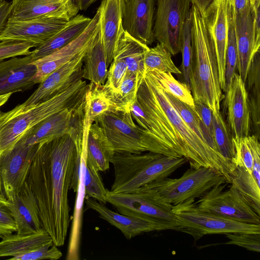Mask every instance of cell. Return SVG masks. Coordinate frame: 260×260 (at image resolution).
I'll use <instances>...</instances> for the list:
<instances>
[{
    "mask_svg": "<svg viewBox=\"0 0 260 260\" xmlns=\"http://www.w3.org/2000/svg\"><path fill=\"white\" fill-rule=\"evenodd\" d=\"M130 112L133 118L136 121L140 127L145 129L149 135L156 139L160 143L165 145L162 136L156 124L150 116L139 103L137 99L131 107Z\"/></svg>",
    "mask_w": 260,
    "mask_h": 260,
    "instance_id": "obj_42",
    "label": "cell"
},
{
    "mask_svg": "<svg viewBox=\"0 0 260 260\" xmlns=\"http://www.w3.org/2000/svg\"><path fill=\"white\" fill-rule=\"evenodd\" d=\"M191 5V0H155L153 35L172 55L180 52L183 30Z\"/></svg>",
    "mask_w": 260,
    "mask_h": 260,
    "instance_id": "obj_10",
    "label": "cell"
},
{
    "mask_svg": "<svg viewBox=\"0 0 260 260\" xmlns=\"http://www.w3.org/2000/svg\"><path fill=\"white\" fill-rule=\"evenodd\" d=\"M227 18L228 35L225 53V90L230 85L238 70V54L234 25V8L232 0L228 2Z\"/></svg>",
    "mask_w": 260,
    "mask_h": 260,
    "instance_id": "obj_34",
    "label": "cell"
},
{
    "mask_svg": "<svg viewBox=\"0 0 260 260\" xmlns=\"http://www.w3.org/2000/svg\"><path fill=\"white\" fill-rule=\"evenodd\" d=\"M84 52L49 75L23 103L24 106L47 101L83 79Z\"/></svg>",
    "mask_w": 260,
    "mask_h": 260,
    "instance_id": "obj_16",
    "label": "cell"
},
{
    "mask_svg": "<svg viewBox=\"0 0 260 260\" xmlns=\"http://www.w3.org/2000/svg\"><path fill=\"white\" fill-rule=\"evenodd\" d=\"M7 205L0 201V238L2 239L17 231L16 224Z\"/></svg>",
    "mask_w": 260,
    "mask_h": 260,
    "instance_id": "obj_47",
    "label": "cell"
},
{
    "mask_svg": "<svg viewBox=\"0 0 260 260\" xmlns=\"http://www.w3.org/2000/svg\"><path fill=\"white\" fill-rule=\"evenodd\" d=\"M7 207L16 224L17 234H29L43 229L36 197L27 181Z\"/></svg>",
    "mask_w": 260,
    "mask_h": 260,
    "instance_id": "obj_23",
    "label": "cell"
},
{
    "mask_svg": "<svg viewBox=\"0 0 260 260\" xmlns=\"http://www.w3.org/2000/svg\"><path fill=\"white\" fill-rule=\"evenodd\" d=\"M228 0H213L203 14L213 42L218 65L220 87L225 90V53L228 35Z\"/></svg>",
    "mask_w": 260,
    "mask_h": 260,
    "instance_id": "obj_20",
    "label": "cell"
},
{
    "mask_svg": "<svg viewBox=\"0 0 260 260\" xmlns=\"http://www.w3.org/2000/svg\"><path fill=\"white\" fill-rule=\"evenodd\" d=\"M0 1H2V0H0Z\"/></svg>",
    "mask_w": 260,
    "mask_h": 260,
    "instance_id": "obj_57",
    "label": "cell"
},
{
    "mask_svg": "<svg viewBox=\"0 0 260 260\" xmlns=\"http://www.w3.org/2000/svg\"><path fill=\"white\" fill-rule=\"evenodd\" d=\"M144 63L145 73L155 70L171 74H181V71L173 62L171 53L159 43L153 47H149L146 51Z\"/></svg>",
    "mask_w": 260,
    "mask_h": 260,
    "instance_id": "obj_36",
    "label": "cell"
},
{
    "mask_svg": "<svg viewBox=\"0 0 260 260\" xmlns=\"http://www.w3.org/2000/svg\"><path fill=\"white\" fill-rule=\"evenodd\" d=\"M189 200L173 206L179 232L191 235L196 240L209 234L246 233L260 234V224L242 222L200 209Z\"/></svg>",
    "mask_w": 260,
    "mask_h": 260,
    "instance_id": "obj_8",
    "label": "cell"
},
{
    "mask_svg": "<svg viewBox=\"0 0 260 260\" xmlns=\"http://www.w3.org/2000/svg\"><path fill=\"white\" fill-rule=\"evenodd\" d=\"M107 202L121 214L160 222L179 231L173 205L160 201L144 186L127 192L111 194L108 191Z\"/></svg>",
    "mask_w": 260,
    "mask_h": 260,
    "instance_id": "obj_9",
    "label": "cell"
},
{
    "mask_svg": "<svg viewBox=\"0 0 260 260\" xmlns=\"http://www.w3.org/2000/svg\"><path fill=\"white\" fill-rule=\"evenodd\" d=\"M94 122L101 128L116 153L150 152L181 157L136 124L130 111L110 108L99 115Z\"/></svg>",
    "mask_w": 260,
    "mask_h": 260,
    "instance_id": "obj_6",
    "label": "cell"
},
{
    "mask_svg": "<svg viewBox=\"0 0 260 260\" xmlns=\"http://www.w3.org/2000/svg\"><path fill=\"white\" fill-rule=\"evenodd\" d=\"M91 18L77 14L45 43L36 47L30 54L32 62L65 46L77 38L86 28Z\"/></svg>",
    "mask_w": 260,
    "mask_h": 260,
    "instance_id": "obj_26",
    "label": "cell"
},
{
    "mask_svg": "<svg viewBox=\"0 0 260 260\" xmlns=\"http://www.w3.org/2000/svg\"><path fill=\"white\" fill-rule=\"evenodd\" d=\"M79 10H86L98 0H74Z\"/></svg>",
    "mask_w": 260,
    "mask_h": 260,
    "instance_id": "obj_52",
    "label": "cell"
},
{
    "mask_svg": "<svg viewBox=\"0 0 260 260\" xmlns=\"http://www.w3.org/2000/svg\"><path fill=\"white\" fill-rule=\"evenodd\" d=\"M142 78L136 74L127 72L116 91L111 92L105 90L101 85L102 91L110 103L111 108L130 111L136 99L138 89Z\"/></svg>",
    "mask_w": 260,
    "mask_h": 260,
    "instance_id": "obj_33",
    "label": "cell"
},
{
    "mask_svg": "<svg viewBox=\"0 0 260 260\" xmlns=\"http://www.w3.org/2000/svg\"><path fill=\"white\" fill-rule=\"evenodd\" d=\"M40 144L27 145L24 135L0 158V193L12 201L26 181Z\"/></svg>",
    "mask_w": 260,
    "mask_h": 260,
    "instance_id": "obj_11",
    "label": "cell"
},
{
    "mask_svg": "<svg viewBox=\"0 0 260 260\" xmlns=\"http://www.w3.org/2000/svg\"><path fill=\"white\" fill-rule=\"evenodd\" d=\"M192 108L200 121L205 142L216 151L213 136L212 110L205 104L198 100H194V106Z\"/></svg>",
    "mask_w": 260,
    "mask_h": 260,
    "instance_id": "obj_41",
    "label": "cell"
},
{
    "mask_svg": "<svg viewBox=\"0 0 260 260\" xmlns=\"http://www.w3.org/2000/svg\"><path fill=\"white\" fill-rule=\"evenodd\" d=\"M111 108V105L102 91L101 85L89 84L85 95V116L91 124L101 114Z\"/></svg>",
    "mask_w": 260,
    "mask_h": 260,
    "instance_id": "obj_38",
    "label": "cell"
},
{
    "mask_svg": "<svg viewBox=\"0 0 260 260\" xmlns=\"http://www.w3.org/2000/svg\"><path fill=\"white\" fill-rule=\"evenodd\" d=\"M188 161L175 157L147 152L141 153L115 152L111 159L114 179L109 192H127L153 181L168 177Z\"/></svg>",
    "mask_w": 260,
    "mask_h": 260,
    "instance_id": "obj_5",
    "label": "cell"
},
{
    "mask_svg": "<svg viewBox=\"0 0 260 260\" xmlns=\"http://www.w3.org/2000/svg\"><path fill=\"white\" fill-rule=\"evenodd\" d=\"M87 137V133L84 132L82 137L79 171L84 185L85 197L106 204L108 190L105 187L99 171L86 159Z\"/></svg>",
    "mask_w": 260,
    "mask_h": 260,
    "instance_id": "obj_32",
    "label": "cell"
},
{
    "mask_svg": "<svg viewBox=\"0 0 260 260\" xmlns=\"http://www.w3.org/2000/svg\"><path fill=\"white\" fill-rule=\"evenodd\" d=\"M54 244L53 241L45 243L29 252L11 257L12 260H56L60 258L62 254Z\"/></svg>",
    "mask_w": 260,
    "mask_h": 260,
    "instance_id": "obj_44",
    "label": "cell"
},
{
    "mask_svg": "<svg viewBox=\"0 0 260 260\" xmlns=\"http://www.w3.org/2000/svg\"><path fill=\"white\" fill-rule=\"evenodd\" d=\"M213 0H191L192 4L194 5L202 14H203Z\"/></svg>",
    "mask_w": 260,
    "mask_h": 260,
    "instance_id": "obj_51",
    "label": "cell"
},
{
    "mask_svg": "<svg viewBox=\"0 0 260 260\" xmlns=\"http://www.w3.org/2000/svg\"><path fill=\"white\" fill-rule=\"evenodd\" d=\"M155 0H126L122 7L125 31L149 46L155 41L153 32Z\"/></svg>",
    "mask_w": 260,
    "mask_h": 260,
    "instance_id": "obj_19",
    "label": "cell"
},
{
    "mask_svg": "<svg viewBox=\"0 0 260 260\" xmlns=\"http://www.w3.org/2000/svg\"><path fill=\"white\" fill-rule=\"evenodd\" d=\"M149 72L157 81L165 91L191 106H194V99L191 92L185 83L176 80L170 73L155 70Z\"/></svg>",
    "mask_w": 260,
    "mask_h": 260,
    "instance_id": "obj_37",
    "label": "cell"
},
{
    "mask_svg": "<svg viewBox=\"0 0 260 260\" xmlns=\"http://www.w3.org/2000/svg\"><path fill=\"white\" fill-rule=\"evenodd\" d=\"M251 7H253L255 5L260 3V0H249Z\"/></svg>",
    "mask_w": 260,
    "mask_h": 260,
    "instance_id": "obj_54",
    "label": "cell"
},
{
    "mask_svg": "<svg viewBox=\"0 0 260 260\" xmlns=\"http://www.w3.org/2000/svg\"><path fill=\"white\" fill-rule=\"evenodd\" d=\"M12 93L0 95V107L4 105L9 99Z\"/></svg>",
    "mask_w": 260,
    "mask_h": 260,
    "instance_id": "obj_53",
    "label": "cell"
},
{
    "mask_svg": "<svg viewBox=\"0 0 260 260\" xmlns=\"http://www.w3.org/2000/svg\"><path fill=\"white\" fill-rule=\"evenodd\" d=\"M67 22L63 19L53 17L8 20L0 36V41L19 40L33 43L37 47L53 36Z\"/></svg>",
    "mask_w": 260,
    "mask_h": 260,
    "instance_id": "obj_17",
    "label": "cell"
},
{
    "mask_svg": "<svg viewBox=\"0 0 260 260\" xmlns=\"http://www.w3.org/2000/svg\"><path fill=\"white\" fill-rule=\"evenodd\" d=\"M234 25L238 54V74L245 83L252 60L260 47L255 40L250 5L242 13L237 14L234 11Z\"/></svg>",
    "mask_w": 260,
    "mask_h": 260,
    "instance_id": "obj_24",
    "label": "cell"
},
{
    "mask_svg": "<svg viewBox=\"0 0 260 260\" xmlns=\"http://www.w3.org/2000/svg\"><path fill=\"white\" fill-rule=\"evenodd\" d=\"M51 241L52 238L44 229L29 234H12L0 241V257H15Z\"/></svg>",
    "mask_w": 260,
    "mask_h": 260,
    "instance_id": "obj_30",
    "label": "cell"
},
{
    "mask_svg": "<svg viewBox=\"0 0 260 260\" xmlns=\"http://www.w3.org/2000/svg\"><path fill=\"white\" fill-rule=\"evenodd\" d=\"M250 111L251 127L254 135H260V52L254 55L245 82Z\"/></svg>",
    "mask_w": 260,
    "mask_h": 260,
    "instance_id": "obj_31",
    "label": "cell"
},
{
    "mask_svg": "<svg viewBox=\"0 0 260 260\" xmlns=\"http://www.w3.org/2000/svg\"><path fill=\"white\" fill-rule=\"evenodd\" d=\"M236 13H242L249 6V0H232Z\"/></svg>",
    "mask_w": 260,
    "mask_h": 260,
    "instance_id": "obj_50",
    "label": "cell"
},
{
    "mask_svg": "<svg viewBox=\"0 0 260 260\" xmlns=\"http://www.w3.org/2000/svg\"><path fill=\"white\" fill-rule=\"evenodd\" d=\"M165 92L171 104L183 121L202 140L205 142L200 121L192 106L182 102L169 92L165 91Z\"/></svg>",
    "mask_w": 260,
    "mask_h": 260,
    "instance_id": "obj_40",
    "label": "cell"
},
{
    "mask_svg": "<svg viewBox=\"0 0 260 260\" xmlns=\"http://www.w3.org/2000/svg\"><path fill=\"white\" fill-rule=\"evenodd\" d=\"M259 5L260 3H258L253 7H251L252 9V14L253 17V24L255 40L256 44L258 45H260Z\"/></svg>",
    "mask_w": 260,
    "mask_h": 260,
    "instance_id": "obj_49",
    "label": "cell"
},
{
    "mask_svg": "<svg viewBox=\"0 0 260 260\" xmlns=\"http://www.w3.org/2000/svg\"><path fill=\"white\" fill-rule=\"evenodd\" d=\"M36 47L31 43L19 40H6L0 42V60L31 53L30 49Z\"/></svg>",
    "mask_w": 260,
    "mask_h": 260,
    "instance_id": "obj_45",
    "label": "cell"
},
{
    "mask_svg": "<svg viewBox=\"0 0 260 260\" xmlns=\"http://www.w3.org/2000/svg\"><path fill=\"white\" fill-rule=\"evenodd\" d=\"M8 20H24L53 17L67 21L79 11L74 0H12Z\"/></svg>",
    "mask_w": 260,
    "mask_h": 260,
    "instance_id": "obj_18",
    "label": "cell"
},
{
    "mask_svg": "<svg viewBox=\"0 0 260 260\" xmlns=\"http://www.w3.org/2000/svg\"><path fill=\"white\" fill-rule=\"evenodd\" d=\"M180 52L182 54L181 74L182 75L184 83L190 89L192 58L190 12L184 26Z\"/></svg>",
    "mask_w": 260,
    "mask_h": 260,
    "instance_id": "obj_39",
    "label": "cell"
},
{
    "mask_svg": "<svg viewBox=\"0 0 260 260\" xmlns=\"http://www.w3.org/2000/svg\"><path fill=\"white\" fill-rule=\"evenodd\" d=\"M136 99L156 124L167 147L187 158L191 168H213L230 183L233 166L186 124L149 72L141 81Z\"/></svg>",
    "mask_w": 260,
    "mask_h": 260,
    "instance_id": "obj_2",
    "label": "cell"
},
{
    "mask_svg": "<svg viewBox=\"0 0 260 260\" xmlns=\"http://www.w3.org/2000/svg\"><path fill=\"white\" fill-rule=\"evenodd\" d=\"M110 65L106 81L102 87L105 90L114 92L118 89L124 79L127 67L124 61L117 57H114Z\"/></svg>",
    "mask_w": 260,
    "mask_h": 260,
    "instance_id": "obj_43",
    "label": "cell"
},
{
    "mask_svg": "<svg viewBox=\"0 0 260 260\" xmlns=\"http://www.w3.org/2000/svg\"><path fill=\"white\" fill-rule=\"evenodd\" d=\"M225 178L211 168H190L179 178H166L144 186L160 201L173 206L200 198L213 186L226 183Z\"/></svg>",
    "mask_w": 260,
    "mask_h": 260,
    "instance_id": "obj_7",
    "label": "cell"
},
{
    "mask_svg": "<svg viewBox=\"0 0 260 260\" xmlns=\"http://www.w3.org/2000/svg\"><path fill=\"white\" fill-rule=\"evenodd\" d=\"M230 240L225 244L236 245L253 252H260V234L246 233H226Z\"/></svg>",
    "mask_w": 260,
    "mask_h": 260,
    "instance_id": "obj_46",
    "label": "cell"
},
{
    "mask_svg": "<svg viewBox=\"0 0 260 260\" xmlns=\"http://www.w3.org/2000/svg\"><path fill=\"white\" fill-rule=\"evenodd\" d=\"M148 48V46L124 30L118 40L114 57L120 58L124 61L127 72L143 77L145 73L144 54Z\"/></svg>",
    "mask_w": 260,
    "mask_h": 260,
    "instance_id": "obj_28",
    "label": "cell"
},
{
    "mask_svg": "<svg viewBox=\"0 0 260 260\" xmlns=\"http://www.w3.org/2000/svg\"><path fill=\"white\" fill-rule=\"evenodd\" d=\"M84 201L86 209L96 212L101 218L119 229L128 240L144 233L171 230L160 222L114 212L105 204L88 197H85Z\"/></svg>",
    "mask_w": 260,
    "mask_h": 260,
    "instance_id": "obj_21",
    "label": "cell"
},
{
    "mask_svg": "<svg viewBox=\"0 0 260 260\" xmlns=\"http://www.w3.org/2000/svg\"><path fill=\"white\" fill-rule=\"evenodd\" d=\"M11 3L0 1V36L3 32L11 13Z\"/></svg>",
    "mask_w": 260,
    "mask_h": 260,
    "instance_id": "obj_48",
    "label": "cell"
},
{
    "mask_svg": "<svg viewBox=\"0 0 260 260\" xmlns=\"http://www.w3.org/2000/svg\"><path fill=\"white\" fill-rule=\"evenodd\" d=\"M108 67L100 28L95 39L85 54L83 79L97 86L104 85L107 78Z\"/></svg>",
    "mask_w": 260,
    "mask_h": 260,
    "instance_id": "obj_29",
    "label": "cell"
},
{
    "mask_svg": "<svg viewBox=\"0 0 260 260\" xmlns=\"http://www.w3.org/2000/svg\"><path fill=\"white\" fill-rule=\"evenodd\" d=\"M223 100L226 110V125L232 138L250 135V111L245 83L237 72L225 90Z\"/></svg>",
    "mask_w": 260,
    "mask_h": 260,
    "instance_id": "obj_15",
    "label": "cell"
},
{
    "mask_svg": "<svg viewBox=\"0 0 260 260\" xmlns=\"http://www.w3.org/2000/svg\"><path fill=\"white\" fill-rule=\"evenodd\" d=\"M212 126L216 151L234 167L232 161L235 155V147L232 137L220 112L213 113Z\"/></svg>",
    "mask_w": 260,
    "mask_h": 260,
    "instance_id": "obj_35",
    "label": "cell"
},
{
    "mask_svg": "<svg viewBox=\"0 0 260 260\" xmlns=\"http://www.w3.org/2000/svg\"><path fill=\"white\" fill-rule=\"evenodd\" d=\"M85 98L79 105L54 114L39 123L24 135L27 145L51 141L64 135L74 139L83 135Z\"/></svg>",
    "mask_w": 260,
    "mask_h": 260,
    "instance_id": "obj_13",
    "label": "cell"
},
{
    "mask_svg": "<svg viewBox=\"0 0 260 260\" xmlns=\"http://www.w3.org/2000/svg\"><path fill=\"white\" fill-rule=\"evenodd\" d=\"M36 71L30 54L0 60V95L31 88L35 84L31 79Z\"/></svg>",
    "mask_w": 260,
    "mask_h": 260,
    "instance_id": "obj_22",
    "label": "cell"
},
{
    "mask_svg": "<svg viewBox=\"0 0 260 260\" xmlns=\"http://www.w3.org/2000/svg\"><path fill=\"white\" fill-rule=\"evenodd\" d=\"M115 151L110 141L98 123L89 127L86 145V159L98 171H105L109 168Z\"/></svg>",
    "mask_w": 260,
    "mask_h": 260,
    "instance_id": "obj_27",
    "label": "cell"
},
{
    "mask_svg": "<svg viewBox=\"0 0 260 260\" xmlns=\"http://www.w3.org/2000/svg\"><path fill=\"white\" fill-rule=\"evenodd\" d=\"M192 58L190 89L194 100L218 113L224 95L220 88L215 49L205 18L198 9H190Z\"/></svg>",
    "mask_w": 260,
    "mask_h": 260,
    "instance_id": "obj_3",
    "label": "cell"
},
{
    "mask_svg": "<svg viewBox=\"0 0 260 260\" xmlns=\"http://www.w3.org/2000/svg\"><path fill=\"white\" fill-rule=\"evenodd\" d=\"M88 86L86 81L81 79L64 92L44 102L28 106L18 104L8 111H0V158L39 123L54 114L81 104Z\"/></svg>",
    "mask_w": 260,
    "mask_h": 260,
    "instance_id": "obj_4",
    "label": "cell"
},
{
    "mask_svg": "<svg viewBox=\"0 0 260 260\" xmlns=\"http://www.w3.org/2000/svg\"><path fill=\"white\" fill-rule=\"evenodd\" d=\"M126 0H121V2H122V7L124 5V4H125V3L126 2Z\"/></svg>",
    "mask_w": 260,
    "mask_h": 260,
    "instance_id": "obj_56",
    "label": "cell"
},
{
    "mask_svg": "<svg viewBox=\"0 0 260 260\" xmlns=\"http://www.w3.org/2000/svg\"><path fill=\"white\" fill-rule=\"evenodd\" d=\"M98 9L100 32L109 67L113 59L120 37L124 30L121 0H102Z\"/></svg>",
    "mask_w": 260,
    "mask_h": 260,
    "instance_id": "obj_25",
    "label": "cell"
},
{
    "mask_svg": "<svg viewBox=\"0 0 260 260\" xmlns=\"http://www.w3.org/2000/svg\"><path fill=\"white\" fill-rule=\"evenodd\" d=\"M225 184L216 185L196 202L201 210L234 220L260 224V216L232 185L223 190Z\"/></svg>",
    "mask_w": 260,
    "mask_h": 260,
    "instance_id": "obj_12",
    "label": "cell"
},
{
    "mask_svg": "<svg viewBox=\"0 0 260 260\" xmlns=\"http://www.w3.org/2000/svg\"><path fill=\"white\" fill-rule=\"evenodd\" d=\"M100 11L96 12L84 30L71 42L32 63L36 71L31 78L35 84L40 83L51 73L86 51L100 30Z\"/></svg>",
    "mask_w": 260,
    "mask_h": 260,
    "instance_id": "obj_14",
    "label": "cell"
},
{
    "mask_svg": "<svg viewBox=\"0 0 260 260\" xmlns=\"http://www.w3.org/2000/svg\"><path fill=\"white\" fill-rule=\"evenodd\" d=\"M82 142L66 134L40 143L26 180L36 197L43 228L57 247L64 245L70 225L68 192Z\"/></svg>",
    "mask_w": 260,
    "mask_h": 260,
    "instance_id": "obj_1",
    "label": "cell"
},
{
    "mask_svg": "<svg viewBox=\"0 0 260 260\" xmlns=\"http://www.w3.org/2000/svg\"><path fill=\"white\" fill-rule=\"evenodd\" d=\"M0 201L8 204V201L3 196L1 193H0Z\"/></svg>",
    "mask_w": 260,
    "mask_h": 260,
    "instance_id": "obj_55",
    "label": "cell"
}]
</instances>
